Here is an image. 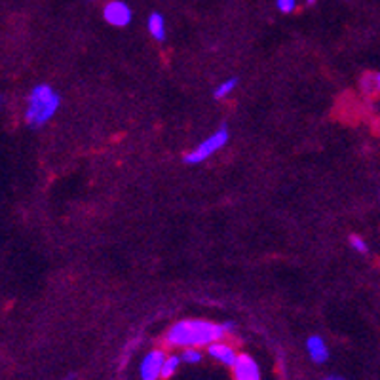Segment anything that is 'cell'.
Masks as SVG:
<instances>
[{
  "instance_id": "11",
  "label": "cell",
  "mask_w": 380,
  "mask_h": 380,
  "mask_svg": "<svg viewBox=\"0 0 380 380\" xmlns=\"http://www.w3.org/2000/svg\"><path fill=\"white\" fill-rule=\"evenodd\" d=\"M236 86H238L236 79L224 80V82H221V84L217 86L215 93H213V95H215V99H226L230 95V93L236 90Z\"/></svg>"
},
{
  "instance_id": "4",
  "label": "cell",
  "mask_w": 380,
  "mask_h": 380,
  "mask_svg": "<svg viewBox=\"0 0 380 380\" xmlns=\"http://www.w3.org/2000/svg\"><path fill=\"white\" fill-rule=\"evenodd\" d=\"M103 18L109 25L125 27L131 23L133 13H131L130 4H125L124 0H111L103 8Z\"/></svg>"
},
{
  "instance_id": "16",
  "label": "cell",
  "mask_w": 380,
  "mask_h": 380,
  "mask_svg": "<svg viewBox=\"0 0 380 380\" xmlns=\"http://www.w3.org/2000/svg\"><path fill=\"white\" fill-rule=\"evenodd\" d=\"M374 92L380 95V72H374Z\"/></svg>"
},
{
  "instance_id": "6",
  "label": "cell",
  "mask_w": 380,
  "mask_h": 380,
  "mask_svg": "<svg viewBox=\"0 0 380 380\" xmlns=\"http://www.w3.org/2000/svg\"><path fill=\"white\" fill-rule=\"evenodd\" d=\"M234 380H261V369L251 355L240 354L236 363L232 365Z\"/></svg>"
},
{
  "instance_id": "7",
  "label": "cell",
  "mask_w": 380,
  "mask_h": 380,
  "mask_svg": "<svg viewBox=\"0 0 380 380\" xmlns=\"http://www.w3.org/2000/svg\"><path fill=\"white\" fill-rule=\"evenodd\" d=\"M208 354L215 361H219V363L226 365V367H232V365L236 363L238 355H240L236 350H234V346H230L229 342H224V339L210 344V346H208Z\"/></svg>"
},
{
  "instance_id": "10",
  "label": "cell",
  "mask_w": 380,
  "mask_h": 380,
  "mask_svg": "<svg viewBox=\"0 0 380 380\" xmlns=\"http://www.w3.org/2000/svg\"><path fill=\"white\" fill-rule=\"evenodd\" d=\"M181 361L183 360H181V355H177V354L165 355L164 367H162V379H170V376H173V374L177 373Z\"/></svg>"
},
{
  "instance_id": "5",
  "label": "cell",
  "mask_w": 380,
  "mask_h": 380,
  "mask_svg": "<svg viewBox=\"0 0 380 380\" xmlns=\"http://www.w3.org/2000/svg\"><path fill=\"white\" fill-rule=\"evenodd\" d=\"M165 352L164 350H152L149 354L144 355L143 361H141V367H139V373H141V380H160L162 379V367H164L165 361Z\"/></svg>"
},
{
  "instance_id": "17",
  "label": "cell",
  "mask_w": 380,
  "mask_h": 380,
  "mask_svg": "<svg viewBox=\"0 0 380 380\" xmlns=\"http://www.w3.org/2000/svg\"><path fill=\"white\" fill-rule=\"evenodd\" d=\"M315 2H318V0H304V4H306V6H314Z\"/></svg>"
},
{
  "instance_id": "13",
  "label": "cell",
  "mask_w": 380,
  "mask_h": 380,
  "mask_svg": "<svg viewBox=\"0 0 380 380\" xmlns=\"http://www.w3.org/2000/svg\"><path fill=\"white\" fill-rule=\"evenodd\" d=\"M350 245H352V250L361 253V255H367L369 253L367 242H365L361 236H358V234H352V236H350Z\"/></svg>"
},
{
  "instance_id": "3",
  "label": "cell",
  "mask_w": 380,
  "mask_h": 380,
  "mask_svg": "<svg viewBox=\"0 0 380 380\" xmlns=\"http://www.w3.org/2000/svg\"><path fill=\"white\" fill-rule=\"evenodd\" d=\"M229 139H230L229 128H226V125L219 128L213 135H210L208 139H203L196 149H192V151L184 156V162H186V164H202V162H205L208 158H211L213 154H217V152L221 151L224 144L229 143Z\"/></svg>"
},
{
  "instance_id": "8",
  "label": "cell",
  "mask_w": 380,
  "mask_h": 380,
  "mask_svg": "<svg viewBox=\"0 0 380 380\" xmlns=\"http://www.w3.org/2000/svg\"><path fill=\"white\" fill-rule=\"evenodd\" d=\"M306 352H308L310 360L314 361V363H325L329 360L327 344L318 334H312L306 341Z\"/></svg>"
},
{
  "instance_id": "12",
  "label": "cell",
  "mask_w": 380,
  "mask_h": 380,
  "mask_svg": "<svg viewBox=\"0 0 380 380\" xmlns=\"http://www.w3.org/2000/svg\"><path fill=\"white\" fill-rule=\"evenodd\" d=\"M181 360L184 363H200L202 361V352H200V348H183V354H181Z\"/></svg>"
},
{
  "instance_id": "2",
  "label": "cell",
  "mask_w": 380,
  "mask_h": 380,
  "mask_svg": "<svg viewBox=\"0 0 380 380\" xmlns=\"http://www.w3.org/2000/svg\"><path fill=\"white\" fill-rule=\"evenodd\" d=\"M61 97L60 93L48 84H36L27 97L25 120L27 124L40 128L48 124L60 111Z\"/></svg>"
},
{
  "instance_id": "15",
  "label": "cell",
  "mask_w": 380,
  "mask_h": 380,
  "mask_svg": "<svg viewBox=\"0 0 380 380\" xmlns=\"http://www.w3.org/2000/svg\"><path fill=\"white\" fill-rule=\"evenodd\" d=\"M361 90L367 93V95H373L374 92V72L373 74H365L363 79H361Z\"/></svg>"
},
{
  "instance_id": "18",
  "label": "cell",
  "mask_w": 380,
  "mask_h": 380,
  "mask_svg": "<svg viewBox=\"0 0 380 380\" xmlns=\"http://www.w3.org/2000/svg\"><path fill=\"white\" fill-rule=\"evenodd\" d=\"M325 380H346V379H341V376H329V379Z\"/></svg>"
},
{
  "instance_id": "19",
  "label": "cell",
  "mask_w": 380,
  "mask_h": 380,
  "mask_svg": "<svg viewBox=\"0 0 380 380\" xmlns=\"http://www.w3.org/2000/svg\"><path fill=\"white\" fill-rule=\"evenodd\" d=\"M0 107H2V95H0Z\"/></svg>"
},
{
  "instance_id": "1",
  "label": "cell",
  "mask_w": 380,
  "mask_h": 380,
  "mask_svg": "<svg viewBox=\"0 0 380 380\" xmlns=\"http://www.w3.org/2000/svg\"><path fill=\"white\" fill-rule=\"evenodd\" d=\"M226 337L224 325L208 320H183L171 325L165 333L168 346L177 348H203L213 342L223 341Z\"/></svg>"
},
{
  "instance_id": "14",
  "label": "cell",
  "mask_w": 380,
  "mask_h": 380,
  "mask_svg": "<svg viewBox=\"0 0 380 380\" xmlns=\"http://www.w3.org/2000/svg\"><path fill=\"white\" fill-rule=\"evenodd\" d=\"M276 6L280 12L291 13L295 12L297 6H299V0H276Z\"/></svg>"
},
{
  "instance_id": "9",
  "label": "cell",
  "mask_w": 380,
  "mask_h": 380,
  "mask_svg": "<svg viewBox=\"0 0 380 380\" xmlns=\"http://www.w3.org/2000/svg\"><path fill=\"white\" fill-rule=\"evenodd\" d=\"M147 29L149 33L152 34V39L156 40H164L165 39V20L162 13L152 12L147 20Z\"/></svg>"
}]
</instances>
